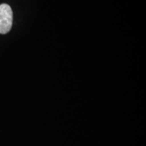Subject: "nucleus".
I'll list each match as a JSON object with an SVG mask.
<instances>
[{"mask_svg":"<svg viewBox=\"0 0 146 146\" xmlns=\"http://www.w3.org/2000/svg\"><path fill=\"white\" fill-rule=\"evenodd\" d=\"M12 22L13 13L10 5L6 3L0 5V33H8L12 28Z\"/></svg>","mask_w":146,"mask_h":146,"instance_id":"obj_1","label":"nucleus"}]
</instances>
